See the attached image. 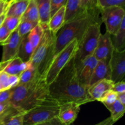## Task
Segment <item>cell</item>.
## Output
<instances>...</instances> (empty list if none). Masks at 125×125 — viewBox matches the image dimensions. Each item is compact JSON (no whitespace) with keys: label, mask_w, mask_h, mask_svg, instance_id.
<instances>
[{"label":"cell","mask_w":125,"mask_h":125,"mask_svg":"<svg viewBox=\"0 0 125 125\" xmlns=\"http://www.w3.org/2000/svg\"><path fill=\"white\" fill-rule=\"evenodd\" d=\"M65 8V23L69 21L84 10L81 8L79 0H67Z\"/></svg>","instance_id":"7402d4cb"},{"label":"cell","mask_w":125,"mask_h":125,"mask_svg":"<svg viewBox=\"0 0 125 125\" xmlns=\"http://www.w3.org/2000/svg\"><path fill=\"white\" fill-rule=\"evenodd\" d=\"M59 111V105H42L26 112L23 125L61 124L57 116Z\"/></svg>","instance_id":"8992f818"},{"label":"cell","mask_w":125,"mask_h":125,"mask_svg":"<svg viewBox=\"0 0 125 125\" xmlns=\"http://www.w3.org/2000/svg\"><path fill=\"white\" fill-rule=\"evenodd\" d=\"M113 35L112 41L114 49L119 51H125V17L122 20L118 30Z\"/></svg>","instance_id":"603a6c76"},{"label":"cell","mask_w":125,"mask_h":125,"mask_svg":"<svg viewBox=\"0 0 125 125\" xmlns=\"http://www.w3.org/2000/svg\"><path fill=\"white\" fill-rule=\"evenodd\" d=\"M30 0H10L6 10V16L20 17L25 11Z\"/></svg>","instance_id":"ac0fdd59"},{"label":"cell","mask_w":125,"mask_h":125,"mask_svg":"<svg viewBox=\"0 0 125 125\" xmlns=\"http://www.w3.org/2000/svg\"><path fill=\"white\" fill-rule=\"evenodd\" d=\"M39 22L32 21L29 20H22L20 21L19 25L18 26V31L20 35L23 37L26 34H29L31 31L36 26Z\"/></svg>","instance_id":"4316f807"},{"label":"cell","mask_w":125,"mask_h":125,"mask_svg":"<svg viewBox=\"0 0 125 125\" xmlns=\"http://www.w3.org/2000/svg\"><path fill=\"white\" fill-rule=\"evenodd\" d=\"M117 100V93L111 90L104 96L100 102L103 103L104 105L111 104Z\"/></svg>","instance_id":"4dcf8cb0"},{"label":"cell","mask_w":125,"mask_h":125,"mask_svg":"<svg viewBox=\"0 0 125 125\" xmlns=\"http://www.w3.org/2000/svg\"><path fill=\"white\" fill-rule=\"evenodd\" d=\"M20 21V17L15 16H6L2 24L12 32L18 28Z\"/></svg>","instance_id":"f1b7e54d"},{"label":"cell","mask_w":125,"mask_h":125,"mask_svg":"<svg viewBox=\"0 0 125 125\" xmlns=\"http://www.w3.org/2000/svg\"><path fill=\"white\" fill-rule=\"evenodd\" d=\"M96 4L100 9L112 6L125 7V0H96Z\"/></svg>","instance_id":"f546056e"},{"label":"cell","mask_w":125,"mask_h":125,"mask_svg":"<svg viewBox=\"0 0 125 125\" xmlns=\"http://www.w3.org/2000/svg\"><path fill=\"white\" fill-rule=\"evenodd\" d=\"M78 44L79 41L77 39H74L54 57L45 75V81L48 85L56 79L62 68L75 55Z\"/></svg>","instance_id":"52a82bcc"},{"label":"cell","mask_w":125,"mask_h":125,"mask_svg":"<svg viewBox=\"0 0 125 125\" xmlns=\"http://www.w3.org/2000/svg\"><path fill=\"white\" fill-rule=\"evenodd\" d=\"M81 106L74 102H68L60 105L57 118L61 124L69 125L73 123L78 117Z\"/></svg>","instance_id":"7c38bea8"},{"label":"cell","mask_w":125,"mask_h":125,"mask_svg":"<svg viewBox=\"0 0 125 125\" xmlns=\"http://www.w3.org/2000/svg\"><path fill=\"white\" fill-rule=\"evenodd\" d=\"M103 79H111V72L109 63L104 61H98L97 64L92 75L89 86Z\"/></svg>","instance_id":"e0dca14e"},{"label":"cell","mask_w":125,"mask_h":125,"mask_svg":"<svg viewBox=\"0 0 125 125\" xmlns=\"http://www.w3.org/2000/svg\"><path fill=\"white\" fill-rule=\"evenodd\" d=\"M24 114L9 104L3 114L0 116V125H23Z\"/></svg>","instance_id":"9a60e30c"},{"label":"cell","mask_w":125,"mask_h":125,"mask_svg":"<svg viewBox=\"0 0 125 125\" xmlns=\"http://www.w3.org/2000/svg\"><path fill=\"white\" fill-rule=\"evenodd\" d=\"M65 6L61 7L50 18L48 23V27L52 32L56 34L65 23Z\"/></svg>","instance_id":"44dd1931"},{"label":"cell","mask_w":125,"mask_h":125,"mask_svg":"<svg viewBox=\"0 0 125 125\" xmlns=\"http://www.w3.org/2000/svg\"><path fill=\"white\" fill-rule=\"evenodd\" d=\"M114 122L113 121L111 120V118H110V117L109 118H107V119L104 120V121H103L102 122H100V123H98V125H112L114 124Z\"/></svg>","instance_id":"60d3db41"},{"label":"cell","mask_w":125,"mask_h":125,"mask_svg":"<svg viewBox=\"0 0 125 125\" xmlns=\"http://www.w3.org/2000/svg\"><path fill=\"white\" fill-rule=\"evenodd\" d=\"M28 35V34L21 37L17 54V57L20 58L23 62H29L34 51Z\"/></svg>","instance_id":"d6986e66"},{"label":"cell","mask_w":125,"mask_h":125,"mask_svg":"<svg viewBox=\"0 0 125 125\" xmlns=\"http://www.w3.org/2000/svg\"><path fill=\"white\" fill-rule=\"evenodd\" d=\"M9 1H5L3 0H0V15L2 14L6 11Z\"/></svg>","instance_id":"f35d334b"},{"label":"cell","mask_w":125,"mask_h":125,"mask_svg":"<svg viewBox=\"0 0 125 125\" xmlns=\"http://www.w3.org/2000/svg\"><path fill=\"white\" fill-rule=\"evenodd\" d=\"M19 76L15 74H9L10 88L15 87L19 84Z\"/></svg>","instance_id":"74e56055"},{"label":"cell","mask_w":125,"mask_h":125,"mask_svg":"<svg viewBox=\"0 0 125 125\" xmlns=\"http://www.w3.org/2000/svg\"><path fill=\"white\" fill-rule=\"evenodd\" d=\"M74 57L48 85L50 95L59 106L68 102L83 105L94 101L89 94V86L83 84L79 80Z\"/></svg>","instance_id":"6da1fadb"},{"label":"cell","mask_w":125,"mask_h":125,"mask_svg":"<svg viewBox=\"0 0 125 125\" xmlns=\"http://www.w3.org/2000/svg\"><path fill=\"white\" fill-rule=\"evenodd\" d=\"M12 89L9 104L20 112L26 113L42 105H59L50 95L45 77L38 73L29 82L18 84Z\"/></svg>","instance_id":"7a4b0ae2"},{"label":"cell","mask_w":125,"mask_h":125,"mask_svg":"<svg viewBox=\"0 0 125 125\" xmlns=\"http://www.w3.org/2000/svg\"><path fill=\"white\" fill-rule=\"evenodd\" d=\"M112 90L117 94L125 92V80L117 82L114 84Z\"/></svg>","instance_id":"8d00e7d4"},{"label":"cell","mask_w":125,"mask_h":125,"mask_svg":"<svg viewBox=\"0 0 125 125\" xmlns=\"http://www.w3.org/2000/svg\"><path fill=\"white\" fill-rule=\"evenodd\" d=\"M0 83L4 90L10 89L9 85V74L3 70H0Z\"/></svg>","instance_id":"d6a6232c"},{"label":"cell","mask_w":125,"mask_h":125,"mask_svg":"<svg viewBox=\"0 0 125 125\" xmlns=\"http://www.w3.org/2000/svg\"><path fill=\"white\" fill-rule=\"evenodd\" d=\"M56 34L48 28V25L45 27L43 34L33 52L29 63L34 67L37 73L40 76L45 77L48 70L54 57Z\"/></svg>","instance_id":"277c9868"},{"label":"cell","mask_w":125,"mask_h":125,"mask_svg":"<svg viewBox=\"0 0 125 125\" xmlns=\"http://www.w3.org/2000/svg\"><path fill=\"white\" fill-rule=\"evenodd\" d=\"M21 37L18 28L12 32L7 40L1 44L2 45V56L1 63H5L17 57Z\"/></svg>","instance_id":"30bf717a"},{"label":"cell","mask_w":125,"mask_h":125,"mask_svg":"<svg viewBox=\"0 0 125 125\" xmlns=\"http://www.w3.org/2000/svg\"><path fill=\"white\" fill-rule=\"evenodd\" d=\"M37 74L36 70L33 67L29 65V67L21 73L19 75V84H21L26 83L31 81L35 76Z\"/></svg>","instance_id":"83f0119b"},{"label":"cell","mask_w":125,"mask_h":125,"mask_svg":"<svg viewBox=\"0 0 125 125\" xmlns=\"http://www.w3.org/2000/svg\"><path fill=\"white\" fill-rule=\"evenodd\" d=\"M0 67H1V62H0Z\"/></svg>","instance_id":"bcb514c9"},{"label":"cell","mask_w":125,"mask_h":125,"mask_svg":"<svg viewBox=\"0 0 125 125\" xmlns=\"http://www.w3.org/2000/svg\"><path fill=\"white\" fill-rule=\"evenodd\" d=\"M39 14V23L48 24L51 18V0H35Z\"/></svg>","instance_id":"ffe728a7"},{"label":"cell","mask_w":125,"mask_h":125,"mask_svg":"<svg viewBox=\"0 0 125 125\" xmlns=\"http://www.w3.org/2000/svg\"><path fill=\"white\" fill-rule=\"evenodd\" d=\"M79 2L82 10H86L97 6L96 0H79Z\"/></svg>","instance_id":"e575fe53"},{"label":"cell","mask_w":125,"mask_h":125,"mask_svg":"<svg viewBox=\"0 0 125 125\" xmlns=\"http://www.w3.org/2000/svg\"><path fill=\"white\" fill-rule=\"evenodd\" d=\"M114 49L111 34L107 32L103 34L101 33L97 46L93 55L98 61H104L109 63Z\"/></svg>","instance_id":"8fae6325"},{"label":"cell","mask_w":125,"mask_h":125,"mask_svg":"<svg viewBox=\"0 0 125 125\" xmlns=\"http://www.w3.org/2000/svg\"><path fill=\"white\" fill-rule=\"evenodd\" d=\"M8 105L9 103H0V116L3 114Z\"/></svg>","instance_id":"b9f144b4"},{"label":"cell","mask_w":125,"mask_h":125,"mask_svg":"<svg viewBox=\"0 0 125 125\" xmlns=\"http://www.w3.org/2000/svg\"><path fill=\"white\" fill-rule=\"evenodd\" d=\"M6 17V11H5V12H4L1 15H0V26H1L2 24V23H3L4 20Z\"/></svg>","instance_id":"7bdbcfd3"},{"label":"cell","mask_w":125,"mask_h":125,"mask_svg":"<svg viewBox=\"0 0 125 125\" xmlns=\"http://www.w3.org/2000/svg\"><path fill=\"white\" fill-rule=\"evenodd\" d=\"M117 100L124 106H125V92L117 94Z\"/></svg>","instance_id":"ab89813d"},{"label":"cell","mask_w":125,"mask_h":125,"mask_svg":"<svg viewBox=\"0 0 125 125\" xmlns=\"http://www.w3.org/2000/svg\"><path fill=\"white\" fill-rule=\"evenodd\" d=\"M100 14V9L96 6L84 10L73 19L65 23L56 34L54 57L73 40L77 39L80 41L91 23L101 21Z\"/></svg>","instance_id":"3957f363"},{"label":"cell","mask_w":125,"mask_h":125,"mask_svg":"<svg viewBox=\"0 0 125 125\" xmlns=\"http://www.w3.org/2000/svg\"><path fill=\"white\" fill-rule=\"evenodd\" d=\"M21 21L29 20L39 22V14L35 0H30L25 11L21 17Z\"/></svg>","instance_id":"d4e9b609"},{"label":"cell","mask_w":125,"mask_h":125,"mask_svg":"<svg viewBox=\"0 0 125 125\" xmlns=\"http://www.w3.org/2000/svg\"><path fill=\"white\" fill-rule=\"evenodd\" d=\"M29 62H23L20 58L16 57L5 63H1L0 70H3L9 74L19 76L21 72L29 66Z\"/></svg>","instance_id":"2e32d148"},{"label":"cell","mask_w":125,"mask_h":125,"mask_svg":"<svg viewBox=\"0 0 125 125\" xmlns=\"http://www.w3.org/2000/svg\"><path fill=\"white\" fill-rule=\"evenodd\" d=\"M2 90H4V89H3V88H2V85H1V83H0V92L2 91Z\"/></svg>","instance_id":"ee69618b"},{"label":"cell","mask_w":125,"mask_h":125,"mask_svg":"<svg viewBox=\"0 0 125 125\" xmlns=\"http://www.w3.org/2000/svg\"><path fill=\"white\" fill-rule=\"evenodd\" d=\"M101 34V21H95L87 27L79 42L78 47L74 55L76 66L88 56L92 55L97 46Z\"/></svg>","instance_id":"5b68a950"},{"label":"cell","mask_w":125,"mask_h":125,"mask_svg":"<svg viewBox=\"0 0 125 125\" xmlns=\"http://www.w3.org/2000/svg\"><path fill=\"white\" fill-rule=\"evenodd\" d=\"M97 63L98 60L92 54L84 59L80 64L77 66L79 80L83 84L89 86L92 75Z\"/></svg>","instance_id":"4fadbf2b"},{"label":"cell","mask_w":125,"mask_h":125,"mask_svg":"<svg viewBox=\"0 0 125 125\" xmlns=\"http://www.w3.org/2000/svg\"><path fill=\"white\" fill-rule=\"evenodd\" d=\"M48 24H42L40 23L35 27H34L30 32L28 34V38L31 43L32 45L33 48L35 50V48L39 45V42L41 40L44 32V29Z\"/></svg>","instance_id":"484cf974"},{"label":"cell","mask_w":125,"mask_h":125,"mask_svg":"<svg viewBox=\"0 0 125 125\" xmlns=\"http://www.w3.org/2000/svg\"><path fill=\"white\" fill-rule=\"evenodd\" d=\"M11 32L2 24L0 26V45L7 40Z\"/></svg>","instance_id":"d590c367"},{"label":"cell","mask_w":125,"mask_h":125,"mask_svg":"<svg viewBox=\"0 0 125 125\" xmlns=\"http://www.w3.org/2000/svg\"><path fill=\"white\" fill-rule=\"evenodd\" d=\"M114 83L109 79H103L98 81L89 87V94L94 101H100L105 95L112 90Z\"/></svg>","instance_id":"5bb4252c"},{"label":"cell","mask_w":125,"mask_h":125,"mask_svg":"<svg viewBox=\"0 0 125 125\" xmlns=\"http://www.w3.org/2000/svg\"><path fill=\"white\" fill-rule=\"evenodd\" d=\"M67 0H51V17L61 7L65 6Z\"/></svg>","instance_id":"1f68e13d"},{"label":"cell","mask_w":125,"mask_h":125,"mask_svg":"<svg viewBox=\"0 0 125 125\" xmlns=\"http://www.w3.org/2000/svg\"><path fill=\"white\" fill-rule=\"evenodd\" d=\"M12 89H9L0 92V103H9L12 95Z\"/></svg>","instance_id":"836d02e7"},{"label":"cell","mask_w":125,"mask_h":125,"mask_svg":"<svg viewBox=\"0 0 125 125\" xmlns=\"http://www.w3.org/2000/svg\"><path fill=\"white\" fill-rule=\"evenodd\" d=\"M104 106L111 112L110 118L113 121L114 123L117 122L124 115L125 106L122 104L118 100H116L114 103L111 104H106Z\"/></svg>","instance_id":"cb8c5ba5"},{"label":"cell","mask_w":125,"mask_h":125,"mask_svg":"<svg viewBox=\"0 0 125 125\" xmlns=\"http://www.w3.org/2000/svg\"><path fill=\"white\" fill-rule=\"evenodd\" d=\"M3 1H9L10 0H3Z\"/></svg>","instance_id":"f6af8a7d"},{"label":"cell","mask_w":125,"mask_h":125,"mask_svg":"<svg viewBox=\"0 0 125 125\" xmlns=\"http://www.w3.org/2000/svg\"><path fill=\"white\" fill-rule=\"evenodd\" d=\"M111 80L114 83L124 80L125 74V51H119L114 49L109 62Z\"/></svg>","instance_id":"9c48e42d"},{"label":"cell","mask_w":125,"mask_h":125,"mask_svg":"<svg viewBox=\"0 0 125 125\" xmlns=\"http://www.w3.org/2000/svg\"><path fill=\"white\" fill-rule=\"evenodd\" d=\"M101 20L106 25V32L111 35L118 30L122 20L125 17L124 7L112 6L100 9Z\"/></svg>","instance_id":"ba28073f"}]
</instances>
